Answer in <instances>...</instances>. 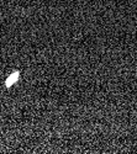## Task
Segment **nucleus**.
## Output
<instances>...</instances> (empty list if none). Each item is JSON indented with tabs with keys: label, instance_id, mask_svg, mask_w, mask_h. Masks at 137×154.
Wrapping results in <instances>:
<instances>
[{
	"label": "nucleus",
	"instance_id": "nucleus-1",
	"mask_svg": "<svg viewBox=\"0 0 137 154\" xmlns=\"http://www.w3.org/2000/svg\"><path fill=\"white\" fill-rule=\"evenodd\" d=\"M16 78H17V74L15 73V74H14V75L11 76V78H9V79H8V81H6V85H8V86H9V85H11V84L14 83V80H15Z\"/></svg>",
	"mask_w": 137,
	"mask_h": 154
}]
</instances>
